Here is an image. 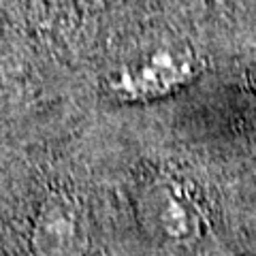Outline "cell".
<instances>
[{"instance_id": "obj_1", "label": "cell", "mask_w": 256, "mask_h": 256, "mask_svg": "<svg viewBox=\"0 0 256 256\" xmlns=\"http://www.w3.org/2000/svg\"><path fill=\"white\" fill-rule=\"evenodd\" d=\"M139 216L148 233L164 244H192L205 228L201 205L182 182L175 180H156L143 188Z\"/></svg>"}, {"instance_id": "obj_2", "label": "cell", "mask_w": 256, "mask_h": 256, "mask_svg": "<svg viewBox=\"0 0 256 256\" xmlns=\"http://www.w3.org/2000/svg\"><path fill=\"white\" fill-rule=\"evenodd\" d=\"M192 75L194 64L188 54L158 50L150 58L116 73L109 79V90L124 100H150L175 92Z\"/></svg>"}, {"instance_id": "obj_3", "label": "cell", "mask_w": 256, "mask_h": 256, "mask_svg": "<svg viewBox=\"0 0 256 256\" xmlns=\"http://www.w3.org/2000/svg\"><path fill=\"white\" fill-rule=\"evenodd\" d=\"M86 222L79 207L64 196H50L32 222V256H79L86 250Z\"/></svg>"}]
</instances>
